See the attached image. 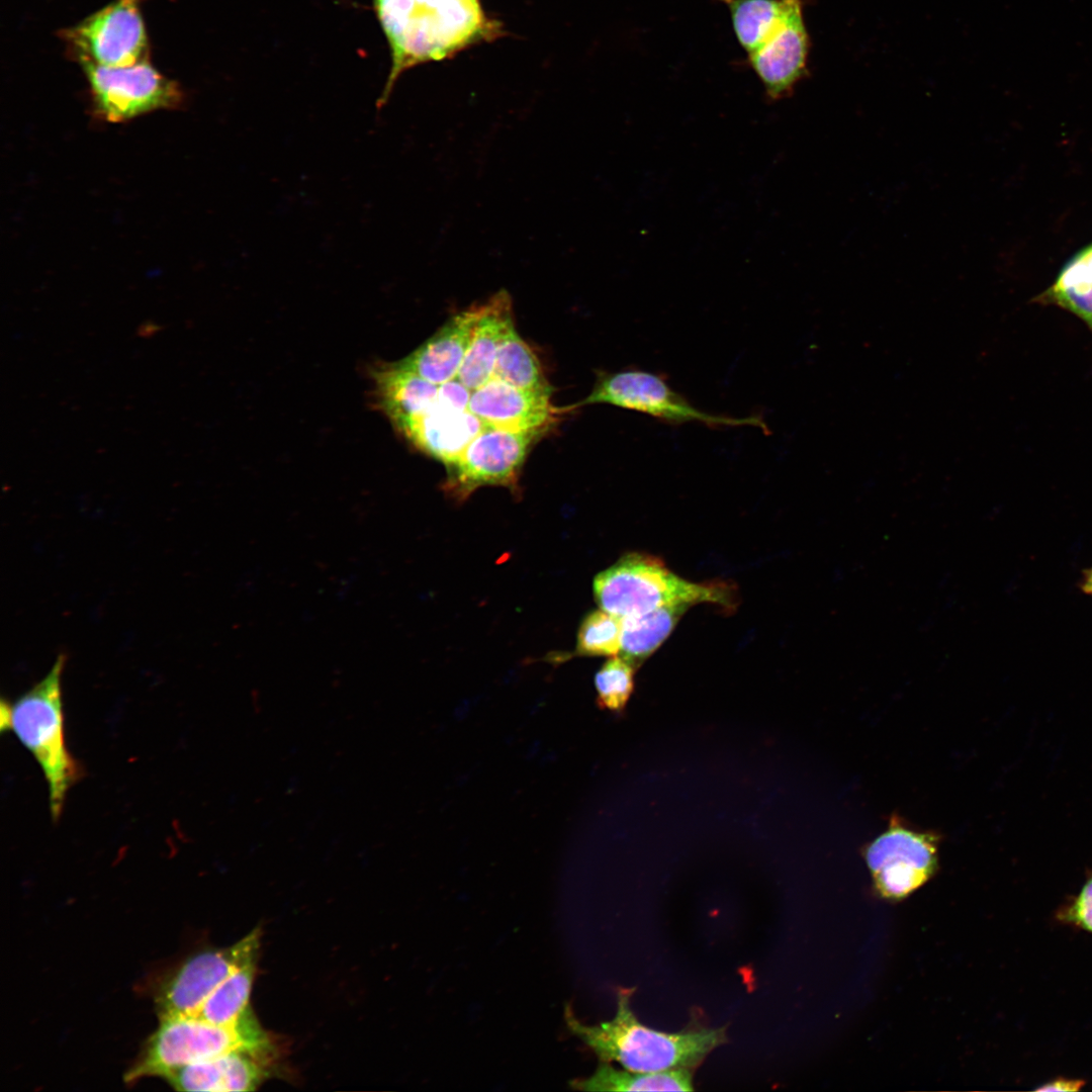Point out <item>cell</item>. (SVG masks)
Masks as SVG:
<instances>
[{
	"instance_id": "29",
	"label": "cell",
	"mask_w": 1092,
	"mask_h": 1092,
	"mask_svg": "<svg viewBox=\"0 0 1092 1092\" xmlns=\"http://www.w3.org/2000/svg\"><path fill=\"white\" fill-rule=\"evenodd\" d=\"M1085 1085V1081L1079 1079H1065L1058 1078L1051 1082H1048L1040 1087L1036 1088V1091H1077Z\"/></svg>"
},
{
	"instance_id": "12",
	"label": "cell",
	"mask_w": 1092,
	"mask_h": 1092,
	"mask_svg": "<svg viewBox=\"0 0 1092 1092\" xmlns=\"http://www.w3.org/2000/svg\"><path fill=\"white\" fill-rule=\"evenodd\" d=\"M551 393L518 388L497 377L471 393L468 410L485 426L518 432H543L556 420Z\"/></svg>"
},
{
	"instance_id": "26",
	"label": "cell",
	"mask_w": 1092,
	"mask_h": 1092,
	"mask_svg": "<svg viewBox=\"0 0 1092 1092\" xmlns=\"http://www.w3.org/2000/svg\"><path fill=\"white\" fill-rule=\"evenodd\" d=\"M374 6L391 54L394 55L415 11L416 0H374Z\"/></svg>"
},
{
	"instance_id": "11",
	"label": "cell",
	"mask_w": 1092,
	"mask_h": 1092,
	"mask_svg": "<svg viewBox=\"0 0 1092 1092\" xmlns=\"http://www.w3.org/2000/svg\"><path fill=\"white\" fill-rule=\"evenodd\" d=\"M809 35L801 0H789L785 14L768 38L747 61L765 95L777 101L792 94L807 73Z\"/></svg>"
},
{
	"instance_id": "8",
	"label": "cell",
	"mask_w": 1092,
	"mask_h": 1092,
	"mask_svg": "<svg viewBox=\"0 0 1092 1092\" xmlns=\"http://www.w3.org/2000/svg\"><path fill=\"white\" fill-rule=\"evenodd\" d=\"M543 432H518L485 426L452 464L446 489L462 499L485 485H517L525 459Z\"/></svg>"
},
{
	"instance_id": "17",
	"label": "cell",
	"mask_w": 1092,
	"mask_h": 1092,
	"mask_svg": "<svg viewBox=\"0 0 1092 1092\" xmlns=\"http://www.w3.org/2000/svg\"><path fill=\"white\" fill-rule=\"evenodd\" d=\"M373 378L377 404L392 425L426 413L437 402L439 385L397 362L378 366Z\"/></svg>"
},
{
	"instance_id": "27",
	"label": "cell",
	"mask_w": 1092,
	"mask_h": 1092,
	"mask_svg": "<svg viewBox=\"0 0 1092 1092\" xmlns=\"http://www.w3.org/2000/svg\"><path fill=\"white\" fill-rule=\"evenodd\" d=\"M1059 921L1092 933V874L1080 892L1056 914Z\"/></svg>"
},
{
	"instance_id": "2",
	"label": "cell",
	"mask_w": 1092,
	"mask_h": 1092,
	"mask_svg": "<svg viewBox=\"0 0 1092 1092\" xmlns=\"http://www.w3.org/2000/svg\"><path fill=\"white\" fill-rule=\"evenodd\" d=\"M60 655L48 674L15 702L0 704L1 731H12L40 766L49 789L50 812L57 821L69 789L80 779V764L65 743Z\"/></svg>"
},
{
	"instance_id": "14",
	"label": "cell",
	"mask_w": 1092,
	"mask_h": 1092,
	"mask_svg": "<svg viewBox=\"0 0 1092 1092\" xmlns=\"http://www.w3.org/2000/svg\"><path fill=\"white\" fill-rule=\"evenodd\" d=\"M268 1054L235 1051L164 1073L179 1091H251L266 1077Z\"/></svg>"
},
{
	"instance_id": "7",
	"label": "cell",
	"mask_w": 1092,
	"mask_h": 1092,
	"mask_svg": "<svg viewBox=\"0 0 1092 1092\" xmlns=\"http://www.w3.org/2000/svg\"><path fill=\"white\" fill-rule=\"evenodd\" d=\"M938 842L936 833L915 830L892 817L888 829L864 851L879 895L900 900L924 885L936 872Z\"/></svg>"
},
{
	"instance_id": "3",
	"label": "cell",
	"mask_w": 1092,
	"mask_h": 1092,
	"mask_svg": "<svg viewBox=\"0 0 1092 1092\" xmlns=\"http://www.w3.org/2000/svg\"><path fill=\"white\" fill-rule=\"evenodd\" d=\"M593 588L600 608L621 619L679 604L736 607L735 588L729 583L686 580L646 553L626 554L596 576Z\"/></svg>"
},
{
	"instance_id": "9",
	"label": "cell",
	"mask_w": 1092,
	"mask_h": 1092,
	"mask_svg": "<svg viewBox=\"0 0 1092 1092\" xmlns=\"http://www.w3.org/2000/svg\"><path fill=\"white\" fill-rule=\"evenodd\" d=\"M80 62L120 68L146 60L148 38L139 0H113L67 30Z\"/></svg>"
},
{
	"instance_id": "10",
	"label": "cell",
	"mask_w": 1092,
	"mask_h": 1092,
	"mask_svg": "<svg viewBox=\"0 0 1092 1092\" xmlns=\"http://www.w3.org/2000/svg\"><path fill=\"white\" fill-rule=\"evenodd\" d=\"M260 931L255 929L232 946L200 952L185 962L160 988L156 1007L160 1020L192 1017L210 993L232 973L257 961Z\"/></svg>"
},
{
	"instance_id": "30",
	"label": "cell",
	"mask_w": 1092,
	"mask_h": 1092,
	"mask_svg": "<svg viewBox=\"0 0 1092 1092\" xmlns=\"http://www.w3.org/2000/svg\"><path fill=\"white\" fill-rule=\"evenodd\" d=\"M1079 585L1084 594L1092 597V566L1083 571Z\"/></svg>"
},
{
	"instance_id": "21",
	"label": "cell",
	"mask_w": 1092,
	"mask_h": 1092,
	"mask_svg": "<svg viewBox=\"0 0 1092 1092\" xmlns=\"http://www.w3.org/2000/svg\"><path fill=\"white\" fill-rule=\"evenodd\" d=\"M728 9L735 37L749 55L780 24L789 0H719Z\"/></svg>"
},
{
	"instance_id": "16",
	"label": "cell",
	"mask_w": 1092,
	"mask_h": 1092,
	"mask_svg": "<svg viewBox=\"0 0 1092 1092\" xmlns=\"http://www.w3.org/2000/svg\"><path fill=\"white\" fill-rule=\"evenodd\" d=\"M479 305V315L456 376L472 391L493 376L499 343L507 330L515 324L513 302L508 291L499 290Z\"/></svg>"
},
{
	"instance_id": "22",
	"label": "cell",
	"mask_w": 1092,
	"mask_h": 1092,
	"mask_svg": "<svg viewBox=\"0 0 1092 1092\" xmlns=\"http://www.w3.org/2000/svg\"><path fill=\"white\" fill-rule=\"evenodd\" d=\"M256 961L250 962L225 978L203 1001L192 1017L226 1025L238 1021L249 1008Z\"/></svg>"
},
{
	"instance_id": "18",
	"label": "cell",
	"mask_w": 1092,
	"mask_h": 1092,
	"mask_svg": "<svg viewBox=\"0 0 1092 1092\" xmlns=\"http://www.w3.org/2000/svg\"><path fill=\"white\" fill-rule=\"evenodd\" d=\"M693 1075L692 1069L635 1072L602 1062L590 1077L574 1080L570 1085L584 1091H693Z\"/></svg>"
},
{
	"instance_id": "25",
	"label": "cell",
	"mask_w": 1092,
	"mask_h": 1092,
	"mask_svg": "<svg viewBox=\"0 0 1092 1092\" xmlns=\"http://www.w3.org/2000/svg\"><path fill=\"white\" fill-rule=\"evenodd\" d=\"M636 668L621 656L605 662L595 676L598 705L602 709L621 712L634 689Z\"/></svg>"
},
{
	"instance_id": "23",
	"label": "cell",
	"mask_w": 1092,
	"mask_h": 1092,
	"mask_svg": "<svg viewBox=\"0 0 1092 1092\" xmlns=\"http://www.w3.org/2000/svg\"><path fill=\"white\" fill-rule=\"evenodd\" d=\"M1049 298L1079 315L1092 330V272L1078 255L1061 272Z\"/></svg>"
},
{
	"instance_id": "5",
	"label": "cell",
	"mask_w": 1092,
	"mask_h": 1092,
	"mask_svg": "<svg viewBox=\"0 0 1092 1092\" xmlns=\"http://www.w3.org/2000/svg\"><path fill=\"white\" fill-rule=\"evenodd\" d=\"M596 403L642 413L669 425L698 423L714 429L748 426L769 434L760 415L731 417L702 411L669 386L661 375L640 369L600 372L593 390L578 405Z\"/></svg>"
},
{
	"instance_id": "19",
	"label": "cell",
	"mask_w": 1092,
	"mask_h": 1092,
	"mask_svg": "<svg viewBox=\"0 0 1092 1092\" xmlns=\"http://www.w3.org/2000/svg\"><path fill=\"white\" fill-rule=\"evenodd\" d=\"M693 607L679 604L641 616L622 619L619 654L636 669L667 639L682 615Z\"/></svg>"
},
{
	"instance_id": "24",
	"label": "cell",
	"mask_w": 1092,
	"mask_h": 1092,
	"mask_svg": "<svg viewBox=\"0 0 1092 1092\" xmlns=\"http://www.w3.org/2000/svg\"><path fill=\"white\" fill-rule=\"evenodd\" d=\"M622 619L603 609L588 613L582 620L576 642V654L615 656L621 649Z\"/></svg>"
},
{
	"instance_id": "28",
	"label": "cell",
	"mask_w": 1092,
	"mask_h": 1092,
	"mask_svg": "<svg viewBox=\"0 0 1092 1092\" xmlns=\"http://www.w3.org/2000/svg\"><path fill=\"white\" fill-rule=\"evenodd\" d=\"M472 390L466 387L457 377L439 384L437 402L443 406L457 410H468Z\"/></svg>"
},
{
	"instance_id": "1",
	"label": "cell",
	"mask_w": 1092,
	"mask_h": 1092,
	"mask_svg": "<svg viewBox=\"0 0 1092 1092\" xmlns=\"http://www.w3.org/2000/svg\"><path fill=\"white\" fill-rule=\"evenodd\" d=\"M633 992L634 989H619L614 1018L596 1025L582 1023L571 1006H565L567 1028L601 1062H617L624 1069L635 1072L694 1070L716 1048L727 1041L725 1027L665 1032L641 1023L631 1007Z\"/></svg>"
},
{
	"instance_id": "31",
	"label": "cell",
	"mask_w": 1092,
	"mask_h": 1092,
	"mask_svg": "<svg viewBox=\"0 0 1092 1092\" xmlns=\"http://www.w3.org/2000/svg\"><path fill=\"white\" fill-rule=\"evenodd\" d=\"M1090 271L1092 272V247L1088 248L1080 254Z\"/></svg>"
},
{
	"instance_id": "32",
	"label": "cell",
	"mask_w": 1092,
	"mask_h": 1092,
	"mask_svg": "<svg viewBox=\"0 0 1092 1092\" xmlns=\"http://www.w3.org/2000/svg\"><path fill=\"white\" fill-rule=\"evenodd\" d=\"M472 1H478V0H472Z\"/></svg>"
},
{
	"instance_id": "13",
	"label": "cell",
	"mask_w": 1092,
	"mask_h": 1092,
	"mask_svg": "<svg viewBox=\"0 0 1092 1092\" xmlns=\"http://www.w3.org/2000/svg\"><path fill=\"white\" fill-rule=\"evenodd\" d=\"M394 428L416 448L448 466L461 455L485 425L469 410L436 404L421 415L403 419Z\"/></svg>"
},
{
	"instance_id": "4",
	"label": "cell",
	"mask_w": 1092,
	"mask_h": 1092,
	"mask_svg": "<svg viewBox=\"0 0 1092 1092\" xmlns=\"http://www.w3.org/2000/svg\"><path fill=\"white\" fill-rule=\"evenodd\" d=\"M271 1042L250 1007L232 1024H213L196 1017L160 1020L140 1059L125 1074L126 1082L164 1073L235 1051L269 1054Z\"/></svg>"
},
{
	"instance_id": "20",
	"label": "cell",
	"mask_w": 1092,
	"mask_h": 1092,
	"mask_svg": "<svg viewBox=\"0 0 1092 1092\" xmlns=\"http://www.w3.org/2000/svg\"><path fill=\"white\" fill-rule=\"evenodd\" d=\"M493 376L521 389L552 393L539 359L518 334L515 324L499 343Z\"/></svg>"
},
{
	"instance_id": "6",
	"label": "cell",
	"mask_w": 1092,
	"mask_h": 1092,
	"mask_svg": "<svg viewBox=\"0 0 1092 1092\" xmlns=\"http://www.w3.org/2000/svg\"><path fill=\"white\" fill-rule=\"evenodd\" d=\"M87 77L95 115L117 123L160 109L181 105L178 83L166 78L147 60L135 65L108 68L80 62Z\"/></svg>"
},
{
	"instance_id": "15",
	"label": "cell",
	"mask_w": 1092,
	"mask_h": 1092,
	"mask_svg": "<svg viewBox=\"0 0 1092 1092\" xmlns=\"http://www.w3.org/2000/svg\"><path fill=\"white\" fill-rule=\"evenodd\" d=\"M479 309L480 305L476 303L452 315L432 337L397 363L438 385L455 378Z\"/></svg>"
}]
</instances>
